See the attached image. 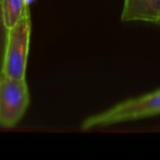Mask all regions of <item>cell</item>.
Here are the masks:
<instances>
[{
    "label": "cell",
    "mask_w": 160,
    "mask_h": 160,
    "mask_svg": "<svg viewBox=\"0 0 160 160\" xmlns=\"http://www.w3.org/2000/svg\"><path fill=\"white\" fill-rule=\"evenodd\" d=\"M157 115H160V89L122 101L105 111L88 116L81 123V128L104 127Z\"/></svg>",
    "instance_id": "obj_1"
},
{
    "label": "cell",
    "mask_w": 160,
    "mask_h": 160,
    "mask_svg": "<svg viewBox=\"0 0 160 160\" xmlns=\"http://www.w3.org/2000/svg\"><path fill=\"white\" fill-rule=\"evenodd\" d=\"M31 31V12L30 7H27L18 22L8 30L2 76L11 79H25Z\"/></svg>",
    "instance_id": "obj_2"
},
{
    "label": "cell",
    "mask_w": 160,
    "mask_h": 160,
    "mask_svg": "<svg viewBox=\"0 0 160 160\" xmlns=\"http://www.w3.org/2000/svg\"><path fill=\"white\" fill-rule=\"evenodd\" d=\"M30 105L27 79L0 77V126L14 127L24 116Z\"/></svg>",
    "instance_id": "obj_3"
},
{
    "label": "cell",
    "mask_w": 160,
    "mask_h": 160,
    "mask_svg": "<svg viewBox=\"0 0 160 160\" xmlns=\"http://www.w3.org/2000/svg\"><path fill=\"white\" fill-rule=\"evenodd\" d=\"M121 20L160 25V0H124Z\"/></svg>",
    "instance_id": "obj_4"
},
{
    "label": "cell",
    "mask_w": 160,
    "mask_h": 160,
    "mask_svg": "<svg viewBox=\"0 0 160 160\" xmlns=\"http://www.w3.org/2000/svg\"><path fill=\"white\" fill-rule=\"evenodd\" d=\"M27 7L24 0H2L3 18L8 29L13 27L23 14V11Z\"/></svg>",
    "instance_id": "obj_5"
},
{
    "label": "cell",
    "mask_w": 160,
    "mask_h": 160,
    "mask_svg": "<svg viewBox=\"0 0 160 160\" xmlns=\"http://www.w3.org/2000/svg\"><path fill=\"white\" fill-rule=\"evenodd\" d=\"M8 28L6 25L5 18H3L2 10V0H0V77L2 76V66H3V57H5L6 43L8 38Z\"/></svg>",
    "instance_id": "obj_6"
}]
</instances>
